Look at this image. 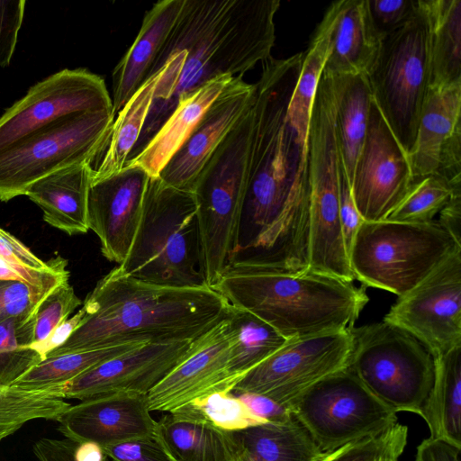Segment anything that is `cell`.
<instances>
[{"instance_id":"1","label":"cell","mask_w":461,"mask_h":461,"mask_svg":"<svg viewBox=\"0 0 461 461\" xmlns=\"http://www.w3.org/2000/svg\"><path fill=\"white\" fill-rule=\"evenodd\" d=\"M303 52L261 63L255 86L249 182L236 254L272 264H294L308 255L310 187L306 154L288 106Z\"/></svg>"},{"instance_id":"2","label":"cell","mask_w":461,"mask_h":461,"mask_svg":"<svg viewBox=\"0 0 461 461\" xmlns=\"http://www.w3.org/2000/svg\"><path fill=\"white\" fill-rule=\"evenodd\" d=\"M280 5L278 0H185L151 68L149 77L161 68L163 74L128 161L146 147L181 100L220 76L243 77L272 57Z\"/></svg>"},{"instance_id":"3","label":"cell","mask_w":461,"mask_h":461,"mask_svg":"<svg viewBox=\"0 0 461 461\" xmlns=\"http://www.w3.org/2000/svg\"><path fill=\"white\" fill-rule=\"evenodd\" d=\"M228 305L210 286L158 285L115 267L86 296V314L76 330L47 357L122 343L196 339L219 321Z\"/></svg>"},{"instance_id":"4","label":"cell","mask_w":461,"mask_h":461,"mask_svg":"<svg viewBox=\"0 0 461 461\" xmlns=\"http://www.w3.org/2000/svg\"><path fill=\"white\" fill-rule=\"evenodd\" d=\"M286 339L350 330L369 298L357 287L313 271H286L231 263L212 287Z\"/></svg>"},{"instance_id":"5","label":"cell","mask_w":461,"mask_h":461,"mask_svg":"<svg viewBox=\"0 0 461 461\" xmlns=\"http://www.w3.org/2000/svg\"><path fill=\"white\" fill-rule=\"evenodd\" d=\"M117 267L128 276L158 285L208 286L194 194L150 176L136 235Z\"/></svg>"},{"instance_id":"6","label":"cell","mask_w":461,"mask_h":461,"mask_svg":"<svg viewBox=\"0 0 461 461\" xmlns=\"http://www.w3.org/2000/svg\"><path fill=\"white\" fill-rule=\"evenodd\" d=\"M252 134L253 105L207 160L193 189L203 275L210 287L225 272L238 249Z\"/></svg>"},{"instance_id":"7","label":"cell","mask_w":461,"mask_h":461,"mask_svg":"<svg viewBox=\"0 0 461 461\" xmlns=\"http://www.w3.org/2000/svg\"><path fill=\"white\" fill-rule=\"evenodd\" d=\"M459 249L461 245L437 221L421 224L362 221L348 260L355 279L399 297Z\"/></svg>"},{"instance_id":"8","label":"cell","mask_w":461,"mask_h":461,"mask_svg":"<svg viewBox=\"0 0 461 461\" xmlns=\"http://www.w3.org/2000/svg\"><path fill=\"white\" fill-rule=\"evenodd\" d=\"M366 77L375 103L408 155L430 86V23L425 0H419L402 27L384 38Z\"/></svg>"},{"instance_id":"9","label":"cell","mask_w":461,"mask_h":461,"mask_svg":"<svg viewBox=\"0 0 461 461\" xmlns=\"http://www.w3.org/2000/svg\"><path fill=\"white\" fill-rule=\"evenodd\" d=\"M348 368L395 413L420 414L431 390L435 360L417 339L384 321L352 327Z\"/></svg>"},{"instance_id":"10","label":"cell","mask_w":461,"mask_h":461,"mask_svg":"<svg viewBox=\"0 0 461 461\" xmlns=\"http://www.w3.org/2000/svg\"><path fill=\"white\" fill-rule=\"evenodd\" d=\"M112 109L71 114L0 154V201L25 195L39 179L89 163L104 151L114 122Z\"/></svg>"},{"instance_id":"11","label":"cell","mask_w":461,"mask_h":461,"mask_svg":"<svg viewBox=\"0 0 461 461\" xmlns=\"http://www.w3.org/2000/svg\"><path fill=\"white\" fill-rule=\"evenodd\" d=\"M322 453L384 433L397 413L383 404L347 367L320 380L287 407Z\"/></svg>"},{"instance_id":"12","label":"cell","mask_w":461,"mask_h":461,"mask_svg":"<svg viewBox=\"0 0 461 461\" xmlns=\"http://www.w3.org/2000/svg\"><path fill=\"white\" fill-rule=\"evenodd\" d=\"M350 350V330L289 339L249 370L231 392L263 395L287 409L312 384L347 368Z\"/></svg>"},{"instance_id":"13","label":"cell","mask_w":461,"mask_h":461,"mask_svg":"<svg viewBox=\"0 0 461 461\" xmlns=\"http://www.w3.org/2000/svg\"><path fill=\"white\" fill-rule=\"evenodd\" d=\"M417 339L433 357L461 347V249L398 297L384 315Z\"/></svg>"},{"instance_id":"14","label":"cell","mask_w":461,"mask_h":461,"mask_svg":"<svg viewBox=\"0 0 461 461\" xmlns=\"http://www.w3.org/2000/svg\"><path fill=\"white\" fill-rule=\"evenodd\" d=\"M113 109L104 80L84 68L63 69L34 85L0 117V154L71 114Z\"/></svg>"},{"instance_id":"15","label":"cell","mask_w":461,"mask_h":461,"mask_svg":"<svg viewBox=\"0 0 461 461\" xmlns=\"http://www.w3.org/2000/svg\"><path fill=\"white\" fill-rule=\"evenodd\" d=\"M412 182L408 155L372 97L365 141L349 184L362 220H386Z\"/></svg>"},{"instance_id":"16","label":"cell","mask_w":461,"mask_h":461,"mask_svg":"<svg viewBox=\"0 0 461 461\" xmlns=\"http://www.w3.org/2000/svg\"><path fill=\"white\" fill-rule=\"evenodd\" d=\"M198 339L141 343L51 390L65 400L80 401L115 393L147 395L190 354Z\"/></svg>"},{"instance_id":"17","label":"cell","mask_w":461,"mask_h":461,"mask_svg":"<svg viewBox=\"0 0 461 461\" xmlns=\"http://www.w3.org/2000/svg\"><path fill=\"white\" fill-rule=\"evenodd\" d=\"M150 176L140 166L126 164L117 173L91 178L87 225L99 238L101 252L120 265L136 235Z\"/></svg>"},{"instance_id":"18","label":"cell","mask_w":461,"mask_h":461,"mask_svg":"<svg viewBox=\"0 0 461 461\" xmlns=\"http://www.w3.org/2000/svg\"><path fill=\"white\" fill-rule=\"evenodd\" d=\"M228 308L219 321L197 339L190 354L147 394L149 411L172 412L209 393L233 390L239 380L229 373Z\"/></svg>"},{"instance_id":"19","label":"cell","mask_w":461,"mask_h":461,"mask_svg":"<svg viewBox=\"0 0 461 461\" xmlns=\"http://www.w3.org/2000/svg\"><path fill=\"white\" fill-rule=\"evenodd\" d=\"M461 82L429 86L408 154L413 180L438 175L461 182Z\"/></svg>"},{"instance_id":"20","label":"cell","mask_w":461,"mask_h":461,"mask_svg":"<svg viewBox=\"0 0 461 461\" xmlns=\"http://www.w3.org/2000/svg\"><path fill=\"white\" fill-rule=\"evenodd\" d=\"M254 98V84L245 82L242 77H234L210 105L158 177L172 187L193 193L202 168L251 108Z\"/></svg>"},{"instance_id":"21","label":"cell","mask_w":461,"mask_h":461,"mask_svg":"<svg viewBox=\"0 0 461 461\" xmlns=\"http://www.w3.org/2000/svg\"><path fill=\"white\" fill-rule=\"evenodd\" d=\"M59 430L76 443L101 447L137 438L154 437L146 394L115 393L70 405L58 419Z\"/></svg>"},{"instance_id":"22","label":"cell","mask_w":461,"mask_h":461,"mask_svg":"<svg viewBox=\"0 0 461 461\" xmlns=\"http://www.w3.org/2000/svg\"><path fill=\"white\" fill-rule=\"evenodd\" d=\"M309 268L353 282L339 214V170L319 162L308 167Z\"/></svg>"},{"instance_id":"23","label":"cell","mask_w":461,"mask_h":461,"mask_svg":"<svg viewBox=\"0 0 461 461\" xmlns=\"http://www.w3.org/2000/svg\"><path fill=\"white\" fill-rule=\"evenodd\" d=\"M184 3L185 0H160L146 12L135 41L113 70L112 102L115 115L149 77Z\"/></svg>"},{"instance_id":"24","label":"cell","mask_w":461,"mask_h":461,"mask_svg":"<svg viewBox=\"0 0 461 461\" xmlns=\"http://www.w3.org/2000/svg\"><path fill=\"white\" fill-rule=\"evenodd\" d=\"M92 164L83 163L48 175L32 184L27 195L43 212V220L68 235L86 233L87 197Z\"/></svg>"},{"instance_id":"25","label":"cell","mask_w":461,"mask_h":461,"mask_svg":"<svg viewBox=\"0 0 461 461\" xmlns=\"http://www.w3.org/2000/svg\"><path fill=\"white\" fill-rule=\"evenodd\" d=\"M384 38L375 29L367 0H340L324 70L334 76L367 75Z\"/></svg>"},{"instance_id":"26","label":"cell","mask_w":461,"mask_h":461,"mask_svg":"<svg viewBox=\"0 0 461 461\" xmlns=\"http://www.w3.org/2000/svg\"><path fill=\"white\" fill-rule=\"evenodd\" d=\"M233 78L229 75L215 77L181 100L146 147L126 164L140 166L150 176H158L210 105Z\"/></svg>"},{"instance_id":"27","label":"cell","mask_w":461,"mask_h":461,"mask_svg":"<svg viewBox=\"0 0 461 461\" xmlns=\"http://www.w3.org/2000/svg\"><path fill=\"white\" fill-rule=\"evenodd\" d=\"M238 461H318L323 454L289 411L279 419L233 431Z\"/></svg>"},{"instance_id":"28","label":"cell","mask_w":461,"mask_h":461,"mask_svg":"<svg viewBox=\"0 0 461 461\" xmlns=\"http://www.w3.org/2000/svg\"><path fill=\"white\" fill-rule=\"evenodd\" d=\"M154 438L171 461H238L232 432L206 422L180 419L171 413L156 420Z\"/></svg>"},{"instance_id":"29","label":"cell","mask_w":461,"mask_h":461,"mask_svg":"<svg viewBox=\"0 0 461 461\" xmlns=\"http://www.w3.org/2000/svg\"><path fill=\"white\" fill-rule=\"evenodd\" d=\"M332 76L339 153L350 184L366 134L372 94L366 75Z\"/></svg>"},{"instance_id":"30","label":"cell","mask_w":461,"mask_h":461,"mask_svg":"<svg viewBox=\"0 0 461 461\" xmlns=\"http://www.w3.org/2000/svg\"><path fill=\"white\" fill-rule=\"evenodd\" d=\"M339 3L340 0L335 1L328 7L312 34L307 50L303 52L300 71L289 102L288 118L303 149H306L308 126L315 93L330 52Z\"/></svg>"},{"instance_id":"31","label":"cell","mask_w":461,"mask_h":461,"mask_svg":"<svg viewBox=\"0 0 461 461\" xmlns=\"http://www.w3.org/2000/svg\"><path fill=\"white\" fill-rule=\"evenodd\" d=\"M434 360L433 384L420 416L431 437L461 446V347Z\"/></svg>"},{"instance_id":"32","label":"cell","mask_w":461,"mask_h":461,"mask_svg":"<svg viewBox=\"0 0 461 461\" xmlns=\"http://www.w3.org/2000/svg\"><path fill=\"white\" fill-rule=\"evenodd\" d=\"M163 68L150 76L118 112L101 160L92 177L101 178L122 170L136 145L149 113ZM99 156V157H100Z\"/></svg>"},{"instance_id":"33","label":"cell","mask_w":461,"mask_h":461,"mask_svg":"<svg viewBox=\"0 0 461 461\" xmlns=\"http://www.w3.org/2000/svg\"><path fill=\"white\" fill-rule=\"evenodd\" d=\"M430 23V86L461 82V0H425Z\"/></svg>"},{"instance_id":"34","label":"cell","mask_w":461,"mask_h":461,"mask_svg":"<svg viewBox=\"0 0 461 461\" xmlns=\"http://www.w3.org/2000/svg\"><path fill=\"white\" fill-rule=\"evenodd\" d=\"M228 316L230 333L229 373L240 381L288 339L247 311L229 304Z\"/></svg>"},{"instance_id":"35","label":"cell","mask_w":461,"mask_h":461,"mask_svg":"<svg viewBox=\"0 0 461 461\" xmlns=\"http://www.w3.org/2000/svg\"><path fill=\"white\" fill-rule=\"evenodd\" d=\"M140 344L122 343L47 357L20 377L12 387L27 391L51 390Z\"/></svg>"},{"instance_id":"36","label":"cell","mask_w":461,"mask_h":461,"mask_svg":"<svg viewBox=\"0 0 461 461\" xmlns=\"http://www.w3.org/2000/svg\"><path fill=\"white\" fill-rule=\"evenodd\" d=\"M52 390L0 387V441L33 420H58L70 406Z\"/></svg>"},{"instance_id":"37","label":"cell","mask_w":461,"mask_h":461,"mask_svg":"<svg viewBox=\"0 0 461 461\" xmlns=\"http://www.w3.org/2000/svg\"><path fill=\"white\" fill-rule=\"evenodd\" d=\"M168 413L180 419L203 421L229 432L267 421L254 414L237 395L226 391L209 393Z\"/></svg>"},{"instance_id":"38","label":"cell","mask_w":461,"mask_h":461,"mask_svg":"<svg viewBox=\"0 0 461 461\" xmlns=\"http://www.w3.org/2000/svg\"><path fill=\"white\" fill-rule=\"evenodd\" d=\"M458 190H461V182L453 183L438 175L414 179L386 220L419 224L431 222Z\"/></svg>"},{"instance_id":"39","label":"cell","mask_w":461,"mask_h":461,"mask_svg":"<svg viewBox=\"0 0 461 461\" xmlns=\"http://www.w3.org/2000/svg\"><path fill=\"white\" fill-rule=\"evenodd\" d=\"M82 303L68 280L57 285L40 303L32 318L22 326V330L30 339V347L44 341Z\"/></svg>"},{"instance_id":"40","label":"cell","mask_w":461,"mask_h":461,"mask_svg":"<svg viewBox=\"0 0 461 461\" xmlns=\"http://www.w3.org/2000/svg\"><path fill=\"white\" fill-rule=\"evenodd\" d=\"M24 323L15 318L0 323V387H11L43 360L36 350L22 343L19 329Z\"/></svg>"},{"instance_id":"41","label":"cell","mask_w":461,"mask_h":461,"mask_svg":"<svg viewBox=\"0 0 461 461\" xmlns=\"http://www.w3.org/2000/svg\"><path fill=\"white\" fill-rule=\"evenodd\" d=\"M48 294L21 282L0 280V323L14 318L26 323Z\"/></svg>"},{"instance_id":"42","label":"cell","mask_w":461,"mask_h":461,"mask_svg":"<svg viewBox=\"0 0 461 461\" xmlns=\"http://www.w3.org/2000/svg\"><path fill=\"white\" fill-rule=\"evenodd\" d=\"M372 22L383 38L402 27L415 14L419 0H367Z\"/></svg>"},{"instance_id":"43","label":"cell","mask_w":461,"mask_h":461,"mask_svg":"<svg viewBox=\"0 0 461 461\" xmlns=\"http://www.w3.org/2000/svg\"><path fill=\"white\" fill-rule=\"evenodd\" d=\"M25 0H0V67L13 57L23 23Z\"/></svg>"},{"instance_id":"44","label":"cell","mask_w":461,"mask_h":461,"mask_svg":"<svg viewBox=\"0 0 461 461\" xmlns=\"http://www.w3.org/2000/svg\"><path fill=\"white\" fill-rule=\"evenodd\" d=\"M102 447L113 461H171L154 437L132 438Z\"/></svg>"},{"instance_id":"45","label":"cell","mask_w":461,"mask_h":461,"mask_svg":"<svg viewBox=\"0 0 461 461\" xmlns=\"http://www.w3.org/2000/svg\"><path fill=\"white\" fill-rule=\"evenodd\" d=\"M391 428L377 436L355 441L323 453L318 461H375L389 438Z\"/></svg>"},{"instance_id":"46","label":"cell","mask_w":461,"mask_h":461,"mask_svg":"<svg viewBox=\"0 0 461 461\" xmlns=\"http://www.w3.org/2000/svg\"><path fill=\"white\" fill-rule=\"evenodd\" d=\"M339 214L348 256L362 218L357 209L351 187L339 158Z\"/></svg>"},{"instance_id":"47","label":"cell","mask_w":461,"mask_h":461,"mask_svg":"<svg viewBox=\"0 0 461 461\" xmlns=\"http://www.w3.org/2000/svg\"><path fill=\"white\" fill-rule=\"evenodd\" d=\"M0 258L13 265L34 269H45L51 261L44 262L39 258L22 241L0 228Z\"/></svg>"},{"instance_id":"48","label":"cell","mask_w":461,"mask_h":461,"mask_svg":"<svg viewBox=\"0 0 461 461\" xmlns=\"http://www.w3.org/2000/svg\"><path fill=\"white\" fill-rule=\"evenodd\" d=\"M460 445L429 436L418 446L415 461H460Z\"/></svg>"},{"instance_id":"49","label":"cell","mask_w":461,"mask_h":461,"mask_svg":"<svg viewBox=\"0 0 461 461\" xmlns=\"http://www.w3.org/2000/svg\"><path fill=\"white\" fill-rule=\"evenodd\" d=\"M77 443L68 438L39 439L32 450L39 461H75L74 449Z\"/></svg>"},{"instance_id":"50","label":"cell","mask_w":461,"mask_h":461,"mask_svg":"<svg viewBox=\"0 0 461 461\" xmlns=\"http://www.w3.org/2000/svg\"><path fill=\"white\" fill-rule=\"evenodd\" d=\"M85 314L86 311L82 306L71 318H68L59 324L44 341L32 346V348L36 350L44 359L48 354L61 347L69 339L82 321Z\"/></svg>"},{"instance_id":"51","label":"cell","mask_w":461,"mask_h":461,"mask_svg":"<svg viewBox=\"0 0 461 461\" xmlns=\"http://www.w3.org/2000/svg\"><path fill=\"white\" fill-rule=\"evenodd\" d=\"M232 393L237 395L254 414L267 421L277 420L287 411V409L263 395L250 393Z\"/></svg>"},{"instance_id":"52","label":"cell","mask_w":461,"mask_h":461,"mask_svg":"<svg viewBox=\"0 0 461 461\" xmlns=\"http://www.w3.org/2000/svg\"><path fill=\"white\" fill-rule=\"evenodd\" d=\"M438 223L461 245V190L456 191L438 213Z\"/></svg>"},{"instance_id":"53","label":"cell","mask_w":461,"mask_h":461,"mask_svg":"<svg viewBox=\"0 0 461 461\" xmlns=\"http://www.w3.org/2000/svg\"><path fill=\"white\" fill-rule=\"evenodd\" d=\"M408 428L396 422L392 428L389 438L375 461H398L407 443Z\"/></svg>"},{"instance_id":"54","label":"cell","mask_w":461,"mask_h":461,"mask_svg":"<svg viewBox=\"0 0 461 461\" xmlns=\"http://www.w3.org/2000/svg\"><path fill=\"white\" fill-rule=\"evenodd\" d=\"M75 461H108L103 447L92 441L77 443L74 449Z\"/></svg>"}]
</instances>
